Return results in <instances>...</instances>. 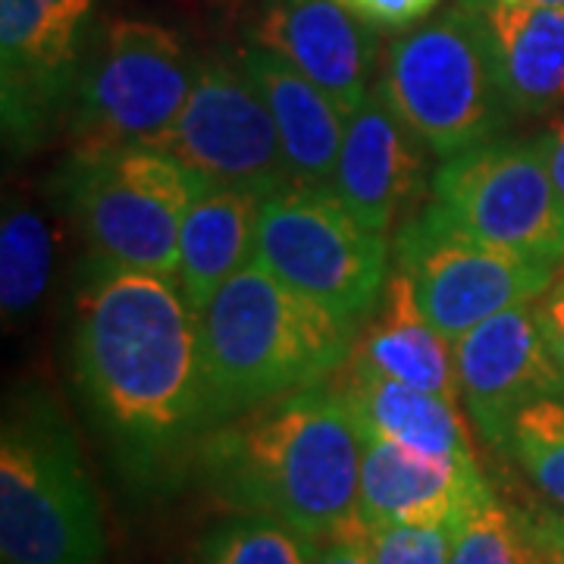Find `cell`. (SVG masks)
<instances>
[{
    "instance_id": "17",
    "label": "cell",
    "mask_w": 564,
    "mask_h": 564,
    "mask_svg": "<svg viewBox=\"0 0 564 564\" xmlns=\"http://www.w3.org/2000/svg\"><path fill=\"white\" fill-rule=\"evenodd\" d=\"M474 7L496 57L514 117L564 110V13L540 0H464Z\"/></svg>"
},
{
    "instance_id": "18",
    "label": "cell",
    "mask_w": 564,
    "mask_h": 564,
    "mask_svg": "<svg viewBox=\"0 0 564 564\" xmlns=\"http://www.w3.org/2000/svg\"><path fill=\"white\" fill-rule=\"evenodd\" d=\"M236 61L273 117L292 180L302 185H333L348 113L321 85L261 44L242 47Z\"/></svg>"
},
{
    "instance_id": "15",
    "label": "cell",
    "mask_w": 564,
    "mask_h": 564,
    "mask_svg": "<svg viewBox=\"0 0 564 564\" xmlns=\"http://www.w3.org/2000/svg\"><path fill=\"white\" fill-rule=\"evenodd\" d=\"M254 44L280 54L351 113L380 69L377 29L339 0H267Z\"/></svg>"
},
{
    "instance_id": "13",
    "label": "cell",
    "mask_w": 564,
    "mask_h": 564,
    "mask_svg": "<svg viewBox=\"0 0 564 564\" xmlns=\"http://www.w3.org/2000/svg\"><path fill=\"white\" fill-rule=\"evenodd\" d=\"M452 348L467 417L499 452L521 408L564 392V373L545 345L536 302L514 304L489 317Z\"/></svg>"
},
{
    "instance_id": "9",
    "label": "cell",
    "mask_w": 564,
    "mask_h": 564,
    "mask_svg": "<svg viewBox=\"0 0 564 564\" xmlns=\"http://www.w3.org/2000/svg\"><path fill=\"white\" fill-rule=\"evenodd\" d=\"M392 267L411 280L423 314L455 345L508 307L536 302L562 263L484 242L426 204L395 229Z\"/></svg>"
},
{
    "instance_id": "6",
    "label": "cell",
    "mask_w": 564,
    "mask_h": 564,
    "mask_svg": "<svg viewBox=\"0 0 564 564\" xmlns=\"http://www.w3.org/2000/svg\"><path fill=\"white\" fill-rule=\"evenodd\" d=\"M61 188L91 261L176 280L182 220L202 188L192 170L158 144L69 151Z\"/></svg>"
},
{
    "instance_id": "21",
    "label": "cell",
    "mask_w": 564,
    "mask_h": 564,
    "mask_svg": "<svg viewBox=\"0 0 564 564\" xmlns=\"http://www.w3.org/2000/svg\"><path fill=\"white\" fill-rule=\"evenodd\" d=\"M261 195L202 182L180 232L176 282L202 307L223 282L254 261Z\"/></svg>"
},
{
    "instance_id": "19",
    "label": "cell",
    "mask_w": 564,
    "mask_h": 564,
    "mask_svg": "<svg viewBox=\"0 0 564 564\" xmlns=\"http://www.w3.org/2000/svg\"><path fill=\"white\" fill-rule=\"evenodd\" d=\"M329 383L343 395L361 433L402 443L433 458L477 464L458 402L389 380L351 355L329 377Z\"/></svg>"
},
{
    "instance_id": "31",
    "label": "cell",
    "mask_w": 564,
    "mask_h": 564,
    "mask_svg": "<svg viewBox=\"0 0 564 564\" xmlns=\"http://www.w3.org/2000/svg\"><path fill=\"white\" fill-rule=\"evenodd\" d=\"M540 144H543L549 173H552L558 192L564 195V117H558V120L545 129V135H540Z\"/></svg>"
},
{
    "instance_id": "32",
    "label": "cell",
    "mask_w": 564,
    "mask_h": 564,
    "mask_svg": "<svg viewBox=\"0 0 564 564\" xmlns=\"http://www.w3.org/2000/svg\"><path fill=\"white\" fill-rule=\"evenodd\" d=\"M540 3H545V7H555V10H562L564 13V0H540Z\"/></svg>"
},
{
    "instance_id": "28",
    "label": "cell",
    "mask_w": 564,
    "mask_h": 564,
    "mask_svg": "<svg viewBox=\"0 0 564 564\" xmlns=\"http://www.w3.org/2000/svg\"><path fill=\"white\" fill-rule=\"evenodd\" d=\"M536 314L543 323V336L555 364L564 373V267H558L552 285L536 299Z\"/></svg>"
},
{
    "instance_id": "23",
    "label": "cell",
    "mask_w": 564,
    "mask_h": 564,
    "mask_svg": "<svg viewBox=\"0 0 564 564\" xmlns=\"http://www.w3.org/2000/svg\"><path fill=\"white\" fill-rule=\"evenodd\" d=\"M317 543L267 514L232 511L195 545V564H311Z\"/></svg>"
},
{
    "instance_id": "25",
    "label": "cell",
    "mask_w": 564,
    "mask_h": 564,
    "mask_svg": "<svg viewBox=\"0 0 564 564\" xmlns=\"http://www.w3.org/2000/svg\"><path fill=\"white\" fill-rule=\"evenodd\" d=\"M505 455L533 489L564 511V392H552L514 414Z\"/></svg>"
},
{
    "instance_id": "26",
    "label": "cell",
    "mask_w": 564,
    "mask_h": 564,
    "mask_svg": "<svg viewBox=\"0 0 564 564\" xmlns=\"http://www.w3.org/2000/svg\"><path fill=\"white\" fill-rule=\"evenodd\" d=\"M367 552L370 564H448L452 527H373Z\"/></svg>"
},
{
    "instance_id": "10",
    "label": "cell",
    "mask_w": 564,
    "mask_h": 564,
    "mask_svg": "<svg viewBox=\"0 0 564 564\" xmlns=\"http://www.w3.org/2000/svg\"><path fill=\"white\" fill-rule=\"evenodd\" d=\"M430 204L458 229L518 254L564 261V195L540 139H489L433 170Z\"/></svg>"
},
{
    "instance_id": "16",
    "label": "cell",
    "mask_w": 564,
    "mask_h": 564,
    "mask_svg": "<svg viewBox=\"0 0 564 564\" xmlns=\"http://www.w3.org/2000/svg\"><path fill=\"white\" fill-rule=\"evenodd\" d=\"M489 489L480 464H458L361 433V518L370 527H455Z\"/></svg>"
},
{
    "instance_id": "11",
    "label": "cell",
    "mask_w": 564,
    "mask_h": 564,
    "mask_svg": "<svg viewBox=\"0 0 564 564\" xmlns=\"http://www.w3.org/2000/svg\"><path fill=\"white\" fill-rule=\"evenodd\" d=\"M207 185L270 195L292 185L273 117L239 61H202L195 88L170 129L151 141Z\"/></svg>"
},
{
    "instance_id": "3",
    "label": "cell",
    "mask_w": 564,
    "mask_h": 564,
    "mask_svg": "<svg viewBox=\"0 0 564 564\" xmlns=\"http://www.w3.org/2000/svg\"><path fill=\"white\" fill-rule=\"evenodd\" d=\"M207 421L326 383L348 358L355 329L251 261L198 307Z\"/></svg>"
},
{
    "instance_id": "27",
    "label": "cell",
    "mask_w": 564,
    "mask_h": 564,
    "mask_svg": "<svg viewBox=\"0 0 564 564\" xmlns=\"http://www.w3.org/2000/svg\"><path fill=\"white\" fill-rule=\"evenodd\" d=\"M355 17L370 22L373 29H408L426 20L440 0H339Z\"/></svg>"
},
{
    "instance_id": "2",
    "label": "cell",
    "mask_w": 564,
    "mask_h": 564,
    "mask_svg": "<svg viewBox=\"0 0 564 564\" xmlns=\"http://www.w3.org/2000/svg\"><path fill=\"white\" fill-rule=\"evenodd\" d=\"M192 474L226 508L276 518L314 543L370 530L361 430L329 380L207 430Z\"/></svg>"
},
{
    "instance_id": "29",
    "label": "cell",
    "mask_w": 564,
    "mask_h": 564,
    "mask_svg": "<svg viewBox=\"0 0 564 564\" xmlns=\"http://www.w3.org/2000/svg\"><path fill=\"white\" fill-rule=\"evenodd\" d=\"M530 521V533H533V543L540 549V558L543 564L564 562V511H536V514H527Z\"/></svg>"
},
{
    "instance_id": "4",
    "label": "cell",
    "mask_w": 564,
    "mask_h": 564,
    "mask_svg": "<svg viewBox=\"0 0 564 564\" xmlns=\"http://www.w3.org/2000/svg\"><path fill=\"white\" fill-rule=\"evenodd\" d=\"M0 562L104 564L101 508L54 399L20 389L0 426Z\"/></svg>"
},
{
    "instance_id": "30",
    "label": "cell",
    "mask_w": 564,
    "mask_h": 564,
    "mask_svg": "<svg viewBox=\"0 0 564 564\" xmlns=\"http://www.w3.org/2000/svg\"><path fill=\"white\" fill-rule=\"evenodd\" d=\"M367 533H348V536L323 540V543H317V552H314L311 564H370Z\"/></svg>"
},
{
    "instance_id": "14",
    "label": "cell",
    "mask_w": 564,
    "mask_h": 564,
    "mask_svg": "<svg viewBox=\"0 0 564 564\" xmlns=\"http://www.w3.org/2000/svg\"><path fill=\"white\" fill-rule=\"evenodd\" d=\"M426 154L433 151L408 129L373 82L370 95L345 120L333 188L367 229L389 236L433 192Z\"/></svg>"
},
{
    "instance_id": "1",
    "label": "cell",
    "mask_w": 564,
    "mask_h": 564,
    "mask_svg": "<svg viewBox=\"0 0 564 564\" xmlns=\"http://www.w3.org/2000/svg\"><path fill=\"white\" fill-rule=\"evenodd\" d=\"M73 370L126 484L166 492L192 474L210 421L202 317L180 282L88 258L73 311Z\"/></svg>"
},
{
    "instance_id": "33",
    "label": "cell",
    "mask_w": 564,
    "mask_h": 564,
    "mask_svg": "<svg viewBox=\"0 0 564 564\" xmlns=\"http://www.w3.org/2000/svg\"><path fill=\"white\" fill-rule=\"evenodd\" d=\"M540 564H543V562H540Z\"/></svg>"
},
{
    "instance_id": "22",
    "label": "cell",
    "mask_w": 564,
    "mask_h": 564,
    "mask_svg": "<svg viewBox=\"0 0 564 564\" xmlns=\"http://www.w3.org/2000/svg\"><path fill=\"white\" fill-rule=\"evenodd\" d=\"M51 280V229L39 210L7 204L0 226V304L7 321L35 311Z\"/></svg>"
},
{
    "instance_id": "12",
    "label": "cell",
    "mask_w": 564,
    "mask_h": 564,
    "mask_svg": "<svg viewBox=\"0 0 564 564\" xmlns=\"http://www.w3.org/2000/svg\"><path fill=\"white\" fill-rule=\"evenodd\" d=\"M98 0H0V113L13 148L61 126Z\"/></svg>"
},
{
    "instance_id": "5",
    "label": "cell",
    "mask_w": 564,
    "mask_h": 564,
    "mask_svg": "<svg viewBox=\"0 0 564 564\" xmlns=\"http://www.w3.org/2000/svg\"><path fill=\"white\" fill-rule=\"evenodd\" d=\"M377 88L443 161L499 139L514 117L484 22L464 0L386 44Z\"/></svg>"
},
{
    "instance_id": "24",
    "label": "cell",
    "mask_w": 564,
    "mask_h": 564,
    "mask_svg": "<svg viewBox=\"0 0 564 564\" xmlns=\"http://www.w3.org/2000/svg\"><path fill=\"white\" fill-rule=\"evenodd\" d=\"M527 514L505 505L492 486L467 505L452 527L448 564H540Z\"/></svg>"
},
{
    "instance_id": "20",
    "label": "cell",
    "mask_w": 564,
    "mask_h": 564,
    "mask_svg": "<svg viewBox=\"0 0 564 564\" xmlns=\"http://www.w3.org/2000/svg\"><path fill=\"white\" fill-rule=\"evenodd\" d=\"M348 355L389 380L462 404L455 348L423 314L414 285L399 267L389 270L383 295L361 323Z\"/></svg>"
},
{
    "instance_id": "7",
    "label": "cell",
    "mask_w": 564,
    "mask_h": 564,
    "mask_svg": "<svg viewBox=\"0 0 564 564\" xmlns=\"http://www.w3.org/2000/svg\"><path fill=\"white\" fill-rule=\"evenodd\" d=\"M198 69L180 35L158 22H101L63 104L69 151L151 144L180 117Z\"/></svg>"
},
{
    "instance_id": "8",
    "label": "cell",
    "mask_w": 564,
    "mask_h": 564,
    "mask_svg": "<svg viewBox=\"0 0 564 564\" xmlns=\"http://www.w3.org/2000/svg\"><path fill=\"white\" fill-rule=\"evenodd\" d=\"M254 261L289 289L361 329L389 280V239L367 229L333 185L292 182L261 198Z\"/></svg>"
}]
</instances>
